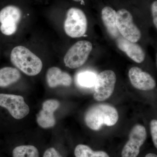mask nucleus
Wrapping results in <instances>:
<instances>
[{
  "label": "nucleus",
  "mask_w": 157,
  "mask_h": 157,
  "mask_svg": "<svg viewBox=\"0 0 157 157\" xmlns=\"http://www.w3.org/2000/svg\"><path fill=\"white\" fill-rule=\"evenodd\" d=\"M116 109L107 104H98L90 107L86 112L84 121L87 127L94 131H99L104 125H114L118 120Z\"/></svg>",
  "instance_id": "obj_1"
},
{
  "label": "nucleus",
  "mask_w": 157,
  "mask_h": 157,
  "mask_svg": "<svg viewBox=\"0 0 157 157\" xmlns=\"http://www.w3.org/2000/svg\"><path fill=\"white\" fill-rule=\"evenodd\" d=\"M10 59L14 66L28 76L38 75L43 67L41 59L24 46L14 47L11 51Z\"/></svg>",
  "instance_id": "obj_2"
},
{
  "label": "nucleus",
  "mask_w": 157,
  "mask_h": 157,
  "mask_svg": "<svg viewBox=\"0 0 157 157\" xmlns=\"http://www.w3.org/2000/svg\"><path fill=\"white\" fill-rule=\"evenodd\" d=\"M87 28V19L82 10L76 8H71L68 10L64 24L67 35L73 38L83 36Z\"/></svg>",
  "instance_id": "obj_3"
},
{
  "label": "nucleus",
  "mask_w": 157,
  "mask_h": 157,
  "mask_svg": "<svg viewBox=\"0 0 157 157\" xmlns=\"http://www.w3.org/2000/svg\"><path fill=\"white\" fill-rule=\"evenodd\" d=\"M93 45L89 41H78L67 52L64 57L66 67L70 69L80 67L87 61L92 50Z\"/></svg>",
  "instance_id": "obj_4"
},
{
  "label": "nucleus",
  "mask_w": 157,
  "mask_h": 157,
  "mask_svg": "<svg viewBox=\"0 0 157 157\" xmlns=\"http://www.w3.org/2000/svg\"><path fill=\"white\" fill-rule=\"evenodd\" d=\"M117 26L122 36L130 42H137L141 37V33L133 21L131 13L125 9L117 12Z\"/></svg>",
  "instance_id": "obj_5"
},
{
  "label": "nucleus",
  "mask_w": 157,
  "mask_h": 157,
  "mask_svg": "<svg viewBox=\"0 0 157 157\" xmlns=\"http://www.w3.org/2000/svg\"><path fill=\"white\" fill-rule=\"evenodd\" d=\"M116 80L115 73L112 70H104L99 73L94 86L95 100L103 101L108 99L113 92Z\"/></svg>",
  "instance_id": "obj_6"
},
{
  "label": "nucleus",
  "mask_w": 157,
  "mask_h": 157,
  "mask_svg": "<svg viewBox=\"0 0 157 157\" xmlns=\"http://www.w3.org/2000/svg\"><path fill=\"white\" fill-rule=\"evenodd\" d=\"M21 16V11L16 6H7L2 9L0 11V31L2 33L8 36L15 33Z\"/></svg>",
  "instance_id": "obj_7"
},
{
  "label": "nucleus",
  "mask_w": 157,
  "mask_h": 157,
  "mask_svg": "<svg viewBox=\"0 0 157 157\" xmlns=\"http://www.w3.org/2000/svg\"><path fill=\"white\" fill-rule=\"evenodd\" d=\"M0 106L8 109L14 118H23L29 113V108L21 96L0 94Z\"/></svg>",
  "instance_id": "obj_8"
},
{
  "label": "nucleus",
  "mask_w": 157,
  "mask_h": 157,
  "mask_svg": "<svg viewBox=\"0 0 157 157\" xmlns=\"http://www.w3.org/2000/svg\"><path fill=\"white\" fill-rule=\"evenodd\" d=\"M146 138L147 132L144 127L140 124L134 126L129 134V140L123 149L122 157H137Z\"/></svg>",
  "instance_id": "obj_9"
},
{
  "label": "nucleus",
  "mask_w": 157,
  "mask_h": 157,
  "mask_svg": "<svg viewBox=\"0 0 157 157\" xmlns=\"http://www.w3.org/2000/svg\"><path fill=\"white\" fill-rule=\"evenodd\" d=\"M57 100L50 99L45 101L42 104V109L37 114V123L43 128H52L56 124L55 111L59 107Z\"/></svg>",
  "instance_id": "obj_10"
},
{
  "label": "nucleus",
  "mask_w": 157,
  "mask_h": 157,
  "mask_svg": "<svg viewBox=\"0 0 157 157\" xmlns=\"http://www.w3.org/2000/svg\"><path fill=\"white\" fill-rule=\"evenodd\" d=\"M128 76L132 85L137 89L150 90L155 87L156 82L153 77L139 67H135L131 68Z\"/></svg>",
  "instance_id": "obj_11"
},
{
  "label": "nucleus",
  "mask_w": 157,
  "mask_h": 157,
  "mask_svg": "<svg viewBox=\"0 0 157 157\" xmlns=\"http://www.w3.org/2000/svg\"><path fill=\"white\" fill-rule=\"evenodd\" d=\"M115 40L118 48L126 54L134 61L140 63L144 60L145 55L144 51L138 44L130 42L121 35Z\"/></svg>",
  "instance_id": "obj_12"
},
{
  "label": "nucleus",
  "mask_w": 157,
  "mask_h": 157,
  "mask_svg": "<svg viewBox=\"0 0 157 157\" xmlns=\"http://www.w3.org/2000/svg\"><path fill=\"white\" fill-rule=\"evenodd\" d=\"M46 81L48 86L55 88L59 86H69L72 82L71 76L57 67L49 68L46 73Z\"/></svg>",
  "instance_id": "obj_13"
},
{
  "label": "nucleus",
  "mask_w": 157,
  "mask_h": 157,
  "mask_svg": "<svg viewBox=\"0 0 157 157\" xmlns=\"http://www.w3.org/2000/svg\"><path fill=\"white\" fill-rule=\"evenodd\" d=\"M102 19L107 32L111 38L116 39L120 36L117 26V12L110 7L107 6L102 9Z\"/></svg>",
  "instance_id": "obj_14"
},
{
  "label": "nucleus",
  "mask_w": 157,
  "mask_h": 157,
  "mask_svg": "<svg viewBox=\"0 0 157 157\" xmlns=\"http://www.w3.org/2000/svg\"><path fill=\"white\" fill-rule=\"evenodd\" d=\"M20 73L16 68L5 67L0 69V87H6L19 80Z\"/></svg>",
  "instance_id": "obj_15"
},
{
  "label": "nucleus",
  "mask_w": 157,
  "mask_h": 157,
  "mask_svg": "<svg viewBox=\"0 0 157 157\" xmlns=\"http://www.w3.org/2000/svg\"><path fill=\"white\" fill-rule=\"evenodd\" d=\"M76 157H109L104 151H94L90 147L84 144H78L74 150Z\"/></svg>",
  "instance_id": "obj_16"
},
{
  "label": "nucleus",
  "mask_w": 157,
  "mask_h": 157,
  "mask_svg": "<svg viewBox=\"0 0 157 157\" xmlns=\"http://www.w3.org/2000/svg\"><path fill=\"white\" fill-rule=\"evenodd\" d=\"M13 157H39V152L33 145H21L13 150Z\"/></svg>",
  "instance_id": "obj_17"
},
{
  "label": "nucleus",
  "mask_w": 157,
  "mask_h": 157,
  "mask_svg": "<svg viewBox=\"0 0 157 157\" xmlns=\"http://www.w3.org/2000/svg\"><path fill=\"white\" fill-rule=\"evenodd\" d=\"M97 76L90 72H82L76 76V82L78 85L83 87L91 88L94 86Z\"/></svg>",
  "instance_id": "obj_18"
},
{
  "label": "nucleus",
  "mask_w": 157,
  "mask_h": 157,
  "mask_svg": "<svg viewBox=\"0 0 157 157\" xmlns=\"http://www.w3.org/2000/svg\"><path fill=\"white\" fill-rule=\"evenodd\" d=\"M151 133L153 142L156 148H157V121L154 119L150 123Z\"/></svg>",
  "instance_id": "obj_19"
},
{
  "label": "nucleus",
  "mask_w": 157,
  "mask_h": 157,
  "mask_svg": "<svg viewBox=\"0 0 157 157\" xmlns=\"http://www.w3.org/2000/svg\"><path fill=\"white\" fill-rule=\"evenodd\" d=\"M43 157H63L60 154L54 147H50L45 151Z\"/></svg>",
  "instance_id": "obj_20"
},
{
  "label": "nucleus",
  "mask_w": 157,
  "mask_h": 157,
  "mask_svg": "<svg viewBox=\"0 0 157 157\" xmlns=\"http://www.w3.org/2000/svg\"><path fill=\"white\" fill-rule=\"evenodd\" d=\"M152 15L153 16V22L156 28H157V1L153 2L151 7Z\"/></svg>",
  "instance_id": "obj_21"
},
{
  "label": "nucleus",
  "mask_w": 157,
  "mask_h": 157,
  "mask_svg": "<svg viewBox=\"0 0 157 157\" xmlns=\"http://www.w3.org/2000/svg\"><path fill=\"white\" fill-rule=\"evenodd\" d=\"M145 157H157V156L155 154L149 153Z\"/></svg>",
  "instance_id": "obj_22"
},
{
  "label": "nucleus",
  "mask_w": 157,
  "mask_h": 157,
  "mask_svg": "<svg viewBox=\"0 0 157 157\" xmlns=\"http://www.w3.org/2000/svg\"><path fill=\"white\" fill-rule=\"evenodd\" d=\"M73 1H75V2H81L82 0H73Z\"/></svg>",
  "instance_id": "obj_23"
}]
</instances>
